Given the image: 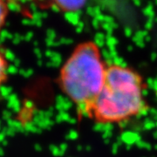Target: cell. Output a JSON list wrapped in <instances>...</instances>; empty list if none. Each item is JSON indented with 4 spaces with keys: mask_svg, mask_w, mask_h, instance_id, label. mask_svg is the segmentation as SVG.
<instances>
[{
    "mask_svg": "<svg viewBox=\"0 0 157 157\" xmlns=\"http://www.w3.org/2000/svg\"><path fill=\"white\" fill-rule=\"evenodd\" d=\"M86 3V0H45V5L64 12L79 11L84 7Z\"/></svg>",
    "mask_w": 157,
    "mask_h": 157,
    "instance_id": "cell-3",
    "label": "cell"
},
{
    "mask_svg": "<svg viewBox=\"0 0 157 157\" xmlns=\"http://www.w3.org/2000/svg\"><path fill=\"white\" fill-rule=\"evenodd\" d=\"M107 68L99 46L92 41L77 45L63 64L58 84L78 113L88 115L103 86Z\"/></svg>",
    "mask_w": 157,
    "mask_h": 157,
    "instance_id": "cell-2",
    "label": "cell"
},
{
    "mask_svg": "<svg viewBox=\"0 0 157 157\" xmlns=\"http://www.w3.org/2000/svg\"><path fill=\"white\" fill-rule=\"evenodd\" d=\"M145 83L136 71L121 65L108 66L104 84L87 117L101 124L126 122L147 112Z\"/></svg>",
    "mask_w": 157,
    "mask_h": 157,
    "instance_id": "cell-1",
    "label": "cell"
},
{
    "mask_svg": "<svg viewBox=\"0 0 157 157\" xmlns=\"http://www.w3.org/2000/svg\"><path fill=\"white\" fill-rule=\"evenodd\" d=\"M9 15V6L6 0H0V34L6 25L7 17Z\"/></svg>",
    "mask_w": 157,
    "mask_h": 157,
    "instance_id": "cell-5",
    "label": "cell"
},
{
    "mask_svg": "<svg viewBox=\"0 0 157 157\" xmlns=\"http://www.w3.org/2000/svg\"><path fill=\"white\" fill-rule=\"evenodd\" d=\"M9 61L3 52L0 51V90L8 78Z\"/></svg>",
    "mask_w": 157,
    "mask_h": 157,
    "instance_id": "cell-4",
    "label": "cell"
}]
</instances>
